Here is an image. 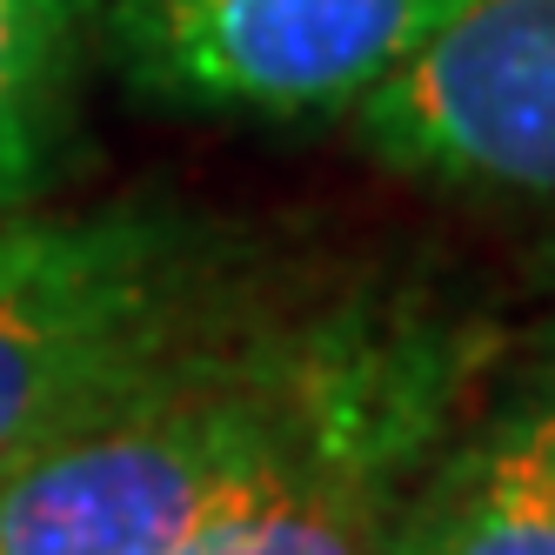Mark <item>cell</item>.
Instances as JSON below:
<instances>
[{"label":"cell","instance_id":"1","mask_svg":"<svg viewBox=\"0 0 555 555\" xmlns=\"http://www.w3.org/2000/svg\"><path fill=\"white\" fill-rule=\"evenodd\" d=\"M468 328L409 282H268L128 402L0 475V555H175Z\"/></svg>","mask_w":555,"mask_h":555},{"label":"cell","instance_id":"2","mask_svg":"<svg viewBox=\"0 0 555 555\" xmlns=\"http://www.w3.org/2000/svg\"><path fill=\"white\" fill-rule=\"evenodd\" d=\"M261 288L234 234L168 202L0 215V475L101 422Z\"/></svg>","mask_w":555,"mask_h":555},{"label":"cell","instance_id":"3","mask_svg":"<svg viewBox=\"0 0 555 555\" xmlns=\"http://www.w3.org/2000/svg\"><path fill=\"white\" fill-rule=\"evenodd\" d=\"M468 0H107L114 67L208 114H348Z\"/></svg>","mask_w":555,"mask_h":555},{"label":"cell","instance_id":"4","mask_svg":"<svg viewBox=\"0 0 555 555\" xmlns=\"http://www.w3.org/2000/svg\"><path fill=\"white\" fill-rule=\"evenodd\" d=\"M348 121L415 181L555 202V0H468Z\"/></svg>","mask_w":555,"mask_h":555},{"label":"cell","instance_id":"5","mask_svg":"<svg viewBox=\"0 0 555 555\" xmlns=\"http://www.w3.org/2000/svg\"><path fill=\"white\" fill-rule=\"evenodd\" d=\"M489 354L495 335L468 328L175 555H388L415 475L455 435Z\"/></svg>","mask_w":555,"mask_h":555},{"label":"cell","instance_id":"6","mask_svg":"<svg viewBox=\"0 0 555 555\" xmlns=\"http://www.w3.org/2000/svg\"><path fill=\"white\" fill-rule=\"evenodd\" d=\"M388 555H555V382L548 369L428 455Z\"/></svg>","mask_w":555,"mask_h":555},{"label":"cell","instance_id":"7","mask_svg":"<svg viewBox=\"0 0 555 555\" xmlns=\"http://www.w3.org/2000/svg\"><path fill=\"white\" fill-rule=\"evenodd\" d=\"M94 0H0V215L61 168Z\"/></svg>","mask_w":555,"mask_h":555},{"label":"cell","instance_id":"8","mask_svg":"<svg viewBox=\"0 0 555 555\" xmlns=\"http://www.w3.org/2000/svg\"><path fill=\"white\" fill-rule=\"evenodd\" d=\"M542 369H548V382H555V328H548V362H542Z\"/></svg>","mask_w":555,"mask_h":555}]
</instances>
